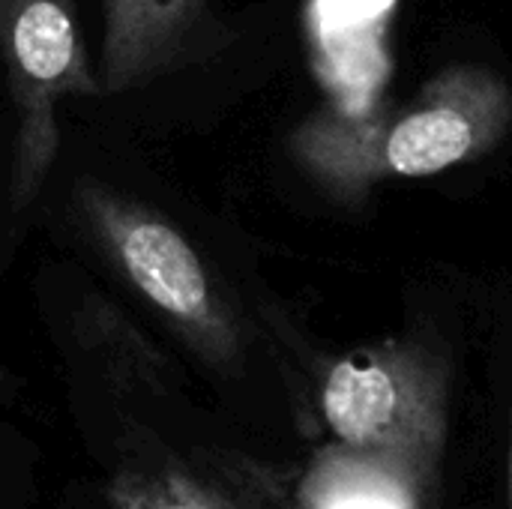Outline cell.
<instances>
[{
	"mask_svg": "<svg viewBox=\"0 0 512 509\" xmlns=\"http://www.w3.org/2000/svg\"><path fill=\"white\" fill-rule=\"evenodd\" d=\"M510 123V87L489 69L453 66L399 111L309 114L291 135V153L336 201L360 204L381 180L432 177L486 156Z\"/></svg>",
	"mask_w": 512,
	"mask_h": 509,
	"instance_id": "1",
	"label": "cell"
},
{
	"mask_svg": "<svg viewBox=\"0 0 512 509\" xmlns=\"http://www.w3.org/2000/svg\"><path fill=\"white\" fill-rule=\"evenodd\" d=\"M81 225L129 288L213 369L243 360L240 318L192 240L153 207L99 183L75 189Z\"/></svg>",
	"mask_w": 512,
	"mask_h": 509,
	"instance_id": "2",
	"label": "cell"
},
{
	"mask_svg": "<svg viewBox=\"0 0 512 509\" xmlns=\"http://www.w3.org/2000/svg\"><path fill=\"white\" fill-rule=\"evenodd\" d=\"M336 444L408 462L429 483L447 447L450 363L423 339H387L339 357L321 381Z\"/></svg>",
	"mask_w": 512,
	"mask_h": 509,
	"instance_id": "3",
	"label": "cell"
},
{
	"mask_svg": "<svg viewBox=\"0 0 512 509\" xmlns=\"http://www.w3.org/2000/svg\"><path fill=\"white\" fill-rule=\"evenodd\" d=\"M0 57L15 105L12 204L30 207L54 168L57 105L72 96H102L75 0H0Z\"/></svg>",
	"mask_w": 512,
	"mask_h": 509,
	"instance_id": "4",
	"label": "cell"
},
{
	"mask_svg": "<svg viewBox=\"0 0 512 509\" xmlns=\"http://www.w3.org/2000/svg\"><path fill=\"white\" fill-rule=\"evenodd\" d=\"M210 0H102L99 87L129 93L180 66L207 42Z\"/></svg>",
	"mask_w": 512,
	"mask_h": 509,
	"instance_id": "5",
	"label": "cell"
},
{
	"mask_svg": "<svg viewBox=\"0 0 512 509\" xmlns=\"http://www.w3.org/2000/svg\"><path fill=\"white\" fill-rule=\"evenodd\" d=\"M429 483L408 462L330 444L318 450L297 483V509H426Z\"/></svg>",
	"mask_w": 512,
	"mask_h": 509,
	"instance_id": "6",
	"label": "cell"
},
{
	"mask_svg": "<svg viewBox=\"0 0 512 509\" xmlns=\"http://www.w3.org/2000/svg\"><path fill=\"white\" fill-rule=\"evenodd\" d=\"M111 509H258L240 492L183 459L129 462L111 477Z\"/></svg>",
	"mask_w": 512,
	"mask_h": 509,
	"instance_id": "7",
	"label": "cell"
},
{
	"mask_svg": "<svg viewBox=\"0 0 512 509\" xmlns=\"http://www.w3.org/2000/svg\"><path fill=\"white\" fill-rule=\"evenodd\" d=\"M81 342L96 351H105V363L111 369V375L129 378V381H144V384H165V366L168 360L153 351L144 336L129 327L123 318H117V312L102 303L93 300L84 312H81Z\"/></svg>",
	"mask_w": 512,
	"mask_h": 509,
	"instance_id": "8",
	"label": "cell"
},
{
	"mask_svg": "<svg viewBox=\"0 0 512 509\" xmlns=\"http://www.w3.org/2000/svg\"><path fill=\"white\" fill-rule=\"evenodd\" d=\"M9 393H12V390H9V378H6V372L0 369V402H6Z\"/></svg>",
	"mask_w": 512,
	"mask_h": 509,
	"instance_id": "9",
	"label": "cell"
},
{
	"mask_svg": "<svg viewBox=\"0 0 512 509\" xmlns=\"http://www.w3.org/2000/svg\"><path fill=\"white\" fill-rule=\"evenodd\" d=\"M507 489H510V509H512V438H510V477H507Z\"/></svg>",
	"mask_w": 512,
	"mask_h": 509,
	"instance_id": "10",
	"label": "cell"
}]
</instances>
